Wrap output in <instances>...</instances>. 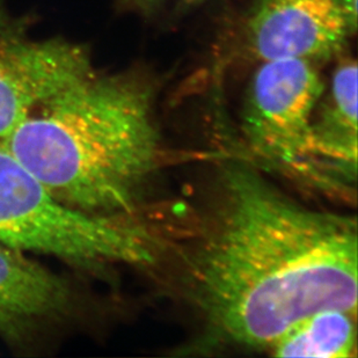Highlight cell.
Wrapping results in <instances>:
<instances>
[{"label":"cell","instance_id":"7a4b0ae2","mask_svg":"<svg viewBox=\"0 0 358 358\" xmlns=\"http://www.w3.org/2000/svg\"><path fill=\"white\" fill-rule=\"evenodd\" d=\"M0 144L55 199L90 216H139L178 157L156 116V88L135 71L93 69L35 109Z\"/></svg>","mask_w":358,"mask_h":358},{"label":"cell","instance_id":"9c48e42d","mask_svg":"<svg viewBox=\"0 0 358 358\" xmlns=\"http://www.w3.org/2000/svg\"><path fill=\"white\" fill-rule=\"evenodd\" d=\"M269 352L276 357L355 356L356 315L338 308L315 312L289 328Z\"/></svg>","mask_w":358,"mask_h":358},{"label":"cell","instance_id":"7c38bea8","mask_svg":"<svg viewBox=\"0 0 358 358\" xmlns=\"http://www.w3.org/2000/svg\"><path fill=\"white\" fill-rule=\"evenodd\" d=\"M355 1H357V0H355Z\"/></svg>","mask_w":358,"mask_h":358},{"label":"cell","instance_id":"ba28073f","mask_svg":"<svg viewBox=\"0 0 358 358\" xmlns=\"http://www.w3.org/2000/svg\"><path fill=\"white\" fill-rule=\"evenodd\" d=\"M357 62H340L331 94L312 121L311 150L328 194L350 201L357 179Z\"/></svg>","mask_w":358,"mask_h":358},{"label":"cell","instance_id":"3957f363","mask_svg":"<svg viewBox=\"0 0 358 358\" xmlns=\"http://www.w3.org/2000/svg\"><path fill=\"white\" fill-rule=\"evenodd\" d=\"M152 243L146 211L123 220L76 211L0 144V245L100 275L115 266L141 271L152 261Z\"/></svg>","mask_w":358,"mask_h":358},{"label":"cell","instance_id":"6da1fadb","mask_svg":"<svg viewBox=\"0 0 358 358\" xmlns=\"http://www.w3.org/2000/svg\"><path fill=\"white\" fill-rule=\"evenodd\" d=\"M195 204L156 213L143 273L193 321L181 355L269 352L298 321L357 312L355 217L315 209L234 145L218 148Z\"/></svg>","mask_w":358,"mask_h":358},{"label":"cell","instance_id":"5b68a950","mask_svg":"<svg viewBox=\"0 0 358 358\" xmlns=\"http://www.w3.org/2000/svg\"><path fill=\"white\" fill-rule=\"evenodd\" d=\"M90 52L62 38L34 40L0 0V139L93 70Z\"/></svg>","mask_w":358,"mask_h":358},{"label":"cell","instance_id":"30bf717a","mask_svg":"<svg viewBox=\"0 0 358 358\" xmlns=\"http://www.w3.org/2000/svg\"><path fill=\"white\" fill-rule=\"evenodd\" d=\"M129 3H132L136 8L143 10V12H149L155 10V7L159 6L162 0H128Z\"/></svg>","mask_w":358,"mask_h":358},{"label":"cell","instance_id":"8992f818","mask_svg":"<svg viewBox=\"0 0 358 358\" xmlns=\"http://www.w3.org/2000/svg\"><path fill=\"white\" fill-rule=\"evenodd\" d=\"M356 29L355 0H255L246 38L260 61L315 62L338 54Z\"/></svg>","mask_w":358,"mask_h":358},{"label":"cell","instance_id":"52a82bcc","mask_svg":"<svg viewBox=\"0 0 358 358\" xmlns=\"http://www.w3.org/2000/svg\"><path fill=\"white\" fill-rule=\"evenodd\" d=\"M81 305L69 278L0 245V338L14 352H35L80 317Z\"/></svg>","mask_w":358,"mask_h":358},{"label":"cell","instance_id":"277c9868","mask_svg":"<svg viewBox=\"0 0 358 358\" xmlns=\"http://www.w3.org/2000/svg\"><path fill=\"white\" fill-rule=\"evenodd\" d=\"M324 91L312 62H262L247 91L234 148L271 176L328 195L311 150L313 112Z\"/></svg>","mask_w":358,"mask_h":358},{"label":"cell","instance_id":"8fae6325","mask_svg":"<svg viewBox=\"0 0 358 358\" xmlns=\"http://www.w3.org/2000/svg\"><path fill=\"white\" fill-rule=\"evenodd\" d=\"M186 6H196L199 3H204L206 0H181Z\"/></svg>","mask_w":358,"mask_h":358}]
</instances>
